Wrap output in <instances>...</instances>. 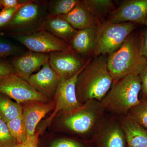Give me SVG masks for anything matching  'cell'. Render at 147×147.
<instances>
[{"label": "cell", "instance_id": "obj_2", "mask_svg": "<svg viewBox=\"0 0 147 147\" xmlns=\"http://www.w3.org/2000/svg\"><path fill=\"white\" fill-rule=\"evenodd\" d=\"M141 45V32L134 31L118 50L108 56V68L113 83L130 74L139 75L147 66Z\"/></svg>", "mask_w": 147, "mask_h": 147}, {"label": "cell", "instance_id": "obj_1", "mask_svg": "<svg viewBox=\"0 0 147 147\" xmlns=\"http://www.w3.org/2000/svg\"><path fill=\"white\" fill-rule=\"evenodd\" d=\"M113 83L108 66L106 55L97 56L88 61L77 77L76 90L77 99L81 103L102 100Z\"/></svg>", "mask_w": 147, "mask_h": 147}, {"label": "cell", "instance_id": "obj_19", "mask_svg": "<svg viewBox=\"0 0 147 147\" xmlns=\"http://www.w3.org/2000/svg\"><path fill=\"white\" fill-rule=\"evenodd\" d=\"M43 28L58 38L69 43L77 30L72 27L67 21L57 17H47Z\"/></svg>", "mask_w": 147, "mask_h": 147}, {"label": "cell", "instance_id": "obj_14", "mask_svg": "<svg viewBox=\"0 0 147 147\" xmlns=\"http://www.w3.org/2000/svg\"><path fill=\"white\" fill-rule=\"evenodd\" d=\"M59 80L48 61L38 72L31 75L27 82L37 91L50 98L54 97Z\"/></svg>", "mask_w": 147, "mask_h": 147}, {"label": "cell", "instance_id": "obj_7", "mask_svg": "<svg viewBox=\"0 0 147 147\" xmlns=\"http://www.w3.org/2000/svg\"><path fill=\"white\" fill-rule=\"evenodd\" d=\"M0 93L12 98L19 104L31 101L49 102L50 99L16 73L0 80Z\"/></svg>", "mask_w": 147, "mask_h": 147}, {"label": "cell", "instance_id": "obj_11", "mask_svg": "<svg viewBox=\"0 0 147 147\" xmlns=\"http://www.w3.org/2000/svg\"><path fill=\"white\" fill-rule=\"evenodd\" d=\"M65 113L63 119L64 124L72 131L80 134L89 131L96 119L95 111L86 104Z\"/></svg>", "mask_w": 147, "mask_h": 147}, {"label": "cell", "instance_id": "obj_9", "mask_svg": "<svg viewBox=\"0 0 147 147\" xmlns=\"http://www.w3.org/2000/svg\"><path fill=\"white\" fill-rule=\"evenodd\" d=\"M87 62L73 50L49 54V64L59 80L69 79L79 73L85 67Z\"/></svg>", "mask_w": 147, "mask_h": 147}, {"label": "cell", "instance_id": "obj_15", "mask_svg": "<svg viewBox=\"0 0 147 147\" xmlns=\"http://www.w3.org/2000/svg\"><path fill=\"white\" fill-rule=\"evenodd\" d=\"M56 17L67 21L77 30L89 28H99L100 26L83 1H81L68 13Z\"/></svg>", "mask_w": 147, "mask_h": 147}, {"label": "cell", "instance_id": "obj_8", "mask_svg": "<svg viewBox=\"0 0 147 147\" xmlns=\"http://www.w3.org/2000/svg\"><path fill=\"white\" fill-rule=\"evenodd\" d=\"M147 18V0H125L102 25L131 22L144 25Z\"/></svg>", "mask_w": 147, "mask_h": 147}, {"label": "cell", "instance_id": "obj_23", "mask_svg": "<svg viewBox=\"0 0 147 147\" xmlns=\"http://www.w3.org/2000/svg\"><path fill=\"white\" fill-rule=\"evenodd\" d=\"M11 133L18 141V144L26 142L28 135L22 116L7 123Z\"/></svg>", "mask_w": 147, "mask_h": 147}, {"label": "cell", "instance_id": "obj_12", "mask_svg": "<svg viewBox=\"0 0 147 147\" xmlns=\"http://www.w3.org/2000/svg\"><path fill=\"white\" fill-rule=\"evenodd\" d=\"M49 61V54L29 51L14 57L11 65L16 73L24 80L28 81L33 72Z\"/></svg>", "mask_w": 147, "mask_h": 147}, {"label": "cell", "instance_id": "obj_34", "mask_svg": "<svg viewBox=\"0 0 147 147\" xmlns=\"http://www.w3.org/2000/svg\"><path fill=\"white\" fill-rule=\"evenodd\" d=\"M141 103L147 105V96L145 97L144 99L141 102Z\"/></svg>", "mask_w": 147, "mask_h": 147}, {"label": "cell", "instance_id": "obj_13", "mask_svg": "<svg viewBox=\"0 0 147 147\" xmlns=\"http://www.w3.org/2000/svg\"><path fill=\"white\" fill-rule=\"evenodd\" d=\"M55 108V101L49 102L31 101L22 107V118L26 129L28 137L33 136L37 125L46 115Z\"/></svg>", "mask_w": 147, "mask_h": 147}, {"label": "cell", "instance_id": "obj_27", "mask_svg": "<svg viewBox=\"0 0 147 147\" xmlns=\"http://www.w3.org/2000/svg\"><path fill=\"white\" fill-rule=\"evenodd\" d=\"M46 147H91L90 145L69 138H59L55 139Z\"/></svg>", "mask_w": 147, "mask_h": 147}, {"label": "cell", "instance_id": "obj_33", "mask_svg": "<svg viewBox=\"0 0 147 147\" xmlns=\"http://www.w3.org/2000/svg\"><path fill=\"white\" fill-rule=\"evenodd\" d=\"M142 84V90L145 97L147 96V66L139 74Z\"/></svg>", "mask_w": 147, "mask_h": 147}, {"label": "cell", "instance_id": "obj_4", "mask_svg": "<svg viewBox=\"0 0 147 147\" xmlns=\"http://www.w3.org/2000/svg\"><path fill=\"white\" fill-rule=\"evenodd\" d=\"M47 1H28L21 7L5 27L14 35L27 34L43 28L47 17Z\"/></svg>", "mask_w": 147, "mask_h": 147}, {"label": "cell", "instance_id": "obj_32", "mask_svg": "<svg viewBox=\"0 0 147 147\" xmlns=\"http://www.w3.org/2000/svg\"><path fill=\"white\" fill-rule=\"evenodd\" d=\"M141 32V50L142 55L146 59L147 65V28Z\"/></svg>", "mask_w": 147, "mask_h": 147}, {"label": "cell", "instance_id": "obj_29", "mask_svg": "<svg viewBox=\"0 0 147 147\" xmlns=\"http://www.w3.org/2000/svg\"><path fill=\"white\" fill-rule=\"evenodd\" d=\"M42 130L36 131L33 136L29 137L26 142L18 144L15 147H39V137Z\"/></svg>", "mask_w": 147, "mask_h": 147}, {"label": "cell", "instance_id": "obj_20", "mask_svg": "<svg viewBox=\"0 0 147 147\" xmlns=\"http://www.w3.org/2000/svg\"><path fill=\"white\" fill-rule=\"evenodd\" d=\"M83 1L100 26L104 23L106 17L110 16L116 9L111 0H84Z\"/></svg>", "mask_w": 147, "mask_h": 147}, {"label": "cell", "instance_id": "obj_36", "mask_svg": "<svg viewBox=\"0 0 147 147\" xmlns=\"http://www.w3.org/2000/svg\"><path fill=\"white\" fill-rule=\"evenodd\" d=\"M145 25H146V26L147 28V18L146 20V23H145Z\"/></svg>", "mask_w": 147, "mask_h": 147}, {"label": "cell", "instance_id": "obj_30", "mask_svg": "<svg viewBox=\"0 0 147 147\" xmlns=\"http://www.w3.org/2000/svg\"><path fill=\"white\" fill-rule=\"evenodd\" d=\"M15 73L16 71L11 64L5 62L0 61V80Z\"/></svg>", "mask_w": 147, "mask_h": 147}, {"label": "cell", "instance_id": "obj_24", "mask_svg": "<svg viewBox=\"0 0 147 147\" xmlns=\"http://www.w3.org/2000/svg\"><path fill=\"white\" fill-rule=\"evenodd\" d=\"M127 113L129 117L147 129V105L141 102Z\"/></svg>", "mask_w": 147, "mask_h": 147}, {"label": "cell", "instance_id": "obj_10", "mask_svg": "<svg viewBox=\"0 0 147 147\" xmlns=\"http://www.w3.org/2000/svg\"><path fill=\"white\" fill-rule=\"evenodd\" d=\"M81 71L69 79H62L59 80L54 96L55 111L50 118L47 119L48 122L51 121L58 112L62 111L65 113H68L80 108L83 105L77 99L76 90L77 77Z\"/></svg>", "mask_w": 147, "mask_h": 147}, {"label": "cell", "instance_id": "obj_5", "mask_svg": "<svg viewBox=\"0 0 147 147\" xmlns=\"http://www.w3.org/2000/svg\"><path fill=\"white\" fill-rule=\"evenodd\" d=\"M139 26L131 22L101 25L98 29L93 54L97 57L114 53Z\"/></svg>", "mask_w": 147, "mask_h": 147}, {"label": "cell", "instance_id": "obj_35", "mask_svg": "<svg viewBox=\"0 0 147 147\" xmlns=\"http://www.w3.org/2000/svg\"><path fill=\"white\" fill-rule=\"evenodd\" d=\"M3 8L1 2V0H0V8Z\"/></svg>", "mask_w": 147, "mask_h": 147}, {"label": "cell", "instance_id": "obj_18", "mask_svg": "<svg viewBox=\"0 0 147 147\" xmlns=\"http://www.w3.org/2000/svg\"><path fill=\"white\" fill-rule=\"evenodd\" d=\"M95 147H127L121 127L111 125L100 134L94 142Z\"/></svg>", "mask_w": 147, "mask_h": 147}, {"label": "cell", "instance_id": "obj_6", "mask_svg": "<svg viewBox=\"0 0 147 147\" xmlns=\"http://www.w3.org/2000/svg\"><path fill=\"white\" fill-rule=\"evenodd\" d=\"M14 39L35 53L49 54L73 50L65 40L58 38L42 28L27 34L14 35Z\"/></svg>", "mask_w": 147, "mask_h": 147}, {"label": "cell", "instance_id": "obj_3", "mask_svg": "<svg viewBox=\"0 0 147 147\" xmlns=\"http://www.w3.org/2000/svg\"><path fill=\"white\" fill-rule=\"evenodd\" d=\"M142 90L138 75L130 74L113 83L111 88L100 102V107L118 114L128 113L139 105V95Z\"/></svg>", "mask_w": 147, "mask_h": 147}, {"label": "cell", "instance_id": "obj_26", "mask_svg": "<svg viewBox=\"0 0 147 147\" xmlns=\"http://www.w3.org/2000/svg\"><path fill=\"white\" fill-rule=\"evenodd\" d=\"M20 47L10 42L0 38V58L18 56L23 54Z\"/></svg>", "mask_w": 147, "mask_h": 147}, {"label": "cell", "instance_id": "obj_22", "mask_svg": "<svg viewBox=\"0 0 147 147\" xmlns=\"http://www.w3.org/2000/svg\"><path fill=\"white\" fill-rule=\"evenodd\" d=\"M79 0H54L47 2V17H56L68 13L80 3Z\"/></svg>", "mask_w": 147, "mask_h": 147}, {"label": "cell", "instance_id": "obj_28", "mask_svg": "<svg viewBox=\"0 0 147 147\" xmlns=\"http://www.w3.org/2000/svg\"><path fill=\"white\" fill-rule=\"evenodd\" d=\"M20 7L3 9L0 11V28L5 27L8 24L16 11Z\"/></svg>", "mask_w": 147, "mask_h": 147}, {"label": "cell", "instance_id": "obj_17", "mask_svg": "<svg viewBox=\"0 0 147 147\" xmlns=\"http://www.w3.org/2000/svg\"><path fill=\"white\" fill-rule=\"evenodd\" d=\"M127 147H147V129L127 116L122 121Z\"/></svg>", "mask_w": 147, "mask_h": 147}, {"label": "cell", "instance_id": "obj_25", "mask_svg": "<svg viewBox=\"0 0 147 147\" xmlns=\"http://www.w3.org/2000/svg\"><path fill=\"white\" fill-rule=\"evenodd\" d=\"M17 140L11 133L7 123L0 119V147H15Z\"/></svg>", "mask_w": 147, "mask_h": 147}, {"label": "cell", "instance_id": "obj_16", "mask_svg": "<svg viewBox=\"0 0 147 147\" xmlns=\"http://www.w3.org/2000/svg\"><path fill=\"white\" fill-rule=\"evenodd\" d=\"M98 29L89 28L77 31L69 42L72 50L80 56L93 52Z\"/></svg>", "mask_w": 147, "mask_h": 147}, {"label": "cell", "instance_id": "obj_31", "mask_svg": "<svg viewBox=\"0 0 147 147\" xmlns=\"http://www.w3.org/2000/svg\"><path fill=\"white\" fill-rule=\"evenodd\" d=\"M28 1L27 0H1L3 9L20 7L24 5Z\"/></svg>", "mask_w": 147, "mask_h": 147}, {"label": "cell", "instance_id": "obj_21", "mask_svg": "<svg viewBox=\"0 0 147 147\" xmlns=\"http://www.w3.org/2000/svg\"><path fill=\"white\" fill-rule=\"evenodd\" d=\"M22 107L9 97L0 94V119L6 123L22 116Z\"/></svg>", "mask_w": 147, "mask_h": 147}]
</instances>
